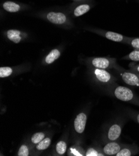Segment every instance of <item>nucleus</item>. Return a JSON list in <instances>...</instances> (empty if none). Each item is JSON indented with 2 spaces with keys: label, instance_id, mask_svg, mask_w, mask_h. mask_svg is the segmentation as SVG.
<instances>
[{
  "label": "nucleus",
  "instance_id": "f257e3e1",
  "mask_svg": "<svg viewBox=\"0 0 139 156\" xmlns=\"http://www.w3.org/2000/svg\"><path fill=\"white\" fill-rule=\"evenodd\" d=\"M114 96L119 100L123 101H130L134 98L132 91L126 87L119 86L114 90Z\"/></svg>",
  "mask_w": 139,
  "mask_h": 156
},
{
  "label": "nucleus",
  "instance_id": "f03ea898",
  "mask_svg": "<svg viewBox=\"0 0 139 156\" xmlns=\"http://www.w3.org/2000/svg\"><path fill=\"white\" fill-rule=\"evenodd\" d=\"M114 63L113 60L105 57H97L92 60V65L95 68L106 69L111 67Z\"/></svg>",
  "mask_w": 139,
  "mask_h": 156
},
{
  "label": "nucleus",
  "instance_id": "7ed1b4c3",
  "mask_svg": "<svg viewBox=\"0 0 139 156\" xmlns=\"http://www.w3.org/2000/svg\"><path fill=\"white\" fill-rule=\"evenodd\" d=\"M86 121L87 116L85 113H81L78 115H77L74 122V129L77 133L79 134H82L84 131L86 125Z\"/></svg>",
  "mask_w": 139,
  "mask_h": 156
},
{
  "label": "nucleus",
  "instance_id": "20e7f679",
  "mask_svg": "<svg viewBox=\"0 0 139 156\" xmlns=\"http://www.w3.org/2000/svg\"><path fill=\"white\" fill-rule=\"evenodd\" d=\"M122 80L129 85L134 87H139V76L134 73L124 72L121 73Z\"/></svg>",
  "mask_w": 139,
  "mask_h": 156
},
{
  "label": "nucleus",
  "instance_id": "39448f33",
  "mask_svg": "<svg viewBox=\"0 0 139 156\" xmlns=\"http://www.w3.org/2000/svg\"><path fill=\"white\" fill-rule=\"evenodd\" d=\"M47 18L49 21L55 24H62L66 21L65 14L61 12H50L47 15Z\"/></svg>",
  "mask_w": 139,
  "mask_h": 156
},
{
  "label": "nucleus",
  "instance_id": "423d86ee",
  "mask_svg": "<svg viewBox=\"0 0 139 156\" xmlns=\"http://www.w3.org/2000/svg\"><path fill=\"white\" fill-rule=\"evenodd\" d=\"M122 133V128L120 124H114L109 129L107 133V138L111 141H115L118 139Z\"/></svg>",
  "mask_w": 139,
  "mask_h": 156
},
{
  "label": "nucleus",
  "instance_id": "0eeeda50",
  "mask_svg": "<svg viewBox=\"0 0 139 156\" xmlns=\"http://www.w3.org/2000/svg\"><path fill=\"white\" fill-rule=\"evenodd\" d=\"M121 149V146L119 143L111 141L104 147L103 152L104 154L107 155H115Z\"/></svg>",
  "mask_w": 139,
  "mask_h": 156
},
{
  "label": "nucleus",
  "instance_id": "6e6552de",
  "mask_svg": "<svg viewBox=\"0 0 139 156\" xmlns=\"http://www.w3.org/2000/svg\"><path fill=\"white\" fill-rule=\"evenodd\" d=\"M94 74L97 80L102 83L109 82L112 79V76L110 73L105 70V69L96 68L94 70Z\"/></svg>",
  "mask_w": 139,
  "mask_h": 156
},
{
  "label": "nucleus",
  "instance_id": "1a4fd4ad",
  "mask_svg": "<svg viewBox=\"0 0 139 156\" xmlns=\"http://www.w3.org/2000/svg\"><path fill=\"white\" fill-rule=\"evenodd\" d=\"M104 36L107 39L117 42H123L124 41L125 39V37L123 35L114 32H112V31H107V32L104 34Z\"/></svg>",
  "mask_w": 139,
  "mask_h": 156
},
{
  "label": "nucleus",
  "instance_id": "9d476101",
  "mask_svg": "<svg viewBox=\"0 0 139 156\" xmlns=\"http://www.w3.org/2000/svg\"><path fill=\"white\" fill-rule=\"evenodd\" d=\"M20 32L18 30L11 29L8 30L7 36L8 38L12 42L18 44L20 42L21 37L20 36Z\"/></svg>",
  "mask_w": 139,
  "mask_h": 156
},
{
  "label": "nucleus",
  "instance_id": "9b49d317",
  "mask_svg": "<svg viewBox=\"0 0 139 156\" xmlns=\"http://www.w3.org/2000/svg\"><path fill=\"white\" fill-rule=\"evenodd\" d=\"M60 53L59 50L57 49H53L52 50L49 54L46 56L45 58V61L47 64H51L60 57Z\"/></svg>",
  "mask_w": 139,
  "mask_h": 156
},
{
  "label": "nucleus",
  "instance_id": "f8f14e48",
  "mask_svg": "<svg viewBox=\"0 0 139 156\" xmlns=\"http://www.w3.org/2000/svg\"><path fill=\"white\" fill-rule=\"evenodd\" d=\"M3 8L9 12H16L20 11V6L12 2H6L3 4Z\"/></svg>",
  "mask_w": 139,
  "mask_h": 156
},
{
  "label": "nucleus",
  "instance_id": "ddd939ff",
  "mask_svg": "<svg viewBox=\"0 0 139 156\" xmlns=\"http://www.w3.org/2000/svg\"><path fill=\"white\" fill-rule=\"evenodd\" d=\"M90 9V6L88 5H82L77 7L74 12V16L78 17L88 12Z\"/></svg>",
  "mask_w": 139,
  "mask_h": 156
},
{
  "label": "nucleus",
  "instance_id": "4468645a",
  "mask_svg": "<svg viewBox=\"0 0 139 156\" xmlns=\"http://www.w3.org/2000/svg\"><path fill=\"white\" fill-rule=\"evenodd\" d=\"M51 140L50 138L49 137L44 138L40 143L38 144V145L36 146V148L39 151L45 150L49 147L51 144Z\"/></svg>",
  "mask_w": 139,
  "mask_h": 156
},
{
  "label": "nucleus",
  "instance_id": "2eb2a0df",
  "mask_svg": "<svg viewBox=\"0 0 139 156\" xmlns=\"http://www.w3.org/2000/svg\"><path fill=\"white\" fill-rule=\"evenodd\" d=\"M56 151L57 154L59 155H63L65 154L66 149H67V144L66 143L63 141H60L57 143L56 146Z\"/></svg>",
  "mask_w": 139,
  "mask_h": 156
},
{
  "label": "nucleus",
  "instance_id": "dca6fc26",
  "mask_svg": "<svg viewBox=\"0 0 139 156\" xmlns=\"http://www.w3.org/2000/svg\"><path fill=\"white\" fill-rule=\"evenodd\" d=\"M45 138V134L43 133H36L31 137V142L34 144H38Z\"/></svg>",
  "mask_w": 139,
  "mask_h": 156
},
{
  "label": "nucleus",
  "instance_id": "f3484780",
  "mask_svg": "<svg viewBox=\"0 0 139 156\" xmlns=\"http://www.w3.org/2000/svg\"><path fill=\"white\" fill-rule=\"evenodd\" d=\"M13 73V69L9 67H2L0 68V77L6 78L10 76Z\"/></svg>",
  "mask_w": 139,
  "mask_h": 156
},
{
  "label": "nucleus",
  "instance_id": "a211bd4d",
  "mask_svg": "<svg viewBox=\"0 0 139 156\" xmlns=\"http://www.w3.org/2000/svg\"><path fill=\"white\" fill-rule=\"evenodd\" d=\"M135 152L134 151H132L130 148L124 147L120 150V151L115 155L116 156H131L135 154Z\"/></svg>",
  "mask_w": 139,
  "mask_h": 156
},
{
  "label": "nucleus",
  "instance_id": "6ab92c4d",
  "mask_svg": "<svg viewBox=\"0 0 139 156\" xmlns=\"http://www.w3.org/2000/svg\"><path fill=\"white\" fill-rule=\"evenodd\" d=\"M127 58L132 61L139 62V49H135L131 52L127 56Z\"/></svg>",
  "mask_w": 139,
  "mask_h": 156
},
{
  "label": "nucleus",
  "instance_id": "aec40b11",
  "mask_svg": "<svg viewBox=\"0 0 139 156\" xmlns=\"http://www.w3.org/2000/svg\"><path fill=\"white\" fill-rule=\"evenodd\" d=\"M29 154V151L27 146L25 144L22 145L18 152V156H28Z\"/></svg>",
  "mask_w": 139,
  "mask_h": 156
},
{
  "label": "nucleus",
  "instance_id": "412c9836",
  "mask_svg": "<svg viewBox=\"0 0 139 156\" xmlns=\"http://www.w3.org/2000/svg\"><path fill=\"white\" fill-rule=\"evenodd\" d=\"M86 156H99V155H104L102 153H99V152H97L96 149H93V148H90L87 150L86 154Z\"/></svg>",
  "mask_w": 139,
  "mask_h": 156
},
{
  "label": "nucleus",
  "instance_id": "4be33fe9",
  "mask_svg": "<svg viewBox=\"0 0 139 156\" xmlns=\"http://www.w3.org/2000/svg\"><path fill=\"white\" fill-rule=\"evenodd\" d=\"M130 45L135 49H139V38H135L130 42Z\"/></svg>",
  "mask_w": 139,
  "mask_h": 156
},
{
  "label": "nucleus",
  "instance_id": "5701e85b",
  "mask_svg": "<svg viewBox=\"0 0 139 156\" xmlns=\"http://www.w3.org/2000/svg\"><path fill=\"white\" fill-rule=\"evenodd\" d=\"M134 70H135V71H136L137 72L139 73V65H137V66H135Z\"/></svg>",
  "mask_w": 139,
  "mask_h": 156
},
{
  "label": "nucleus",
  "instance_id": "b1692460",
  "mask_svg": "<svg viewBox=\"0 0 139 156\" xmlns=\"http://www.w3.org/2000/svg\"><path fill=\"white\" fill-rule=\"evenodd\" d=\"M137 121L138 122V123L139 124V114H138L137 115Z\"/></svg>",
  "mask_w": 139,
  "mask_h": 156
},
{
  "label": "nucleus",
  "instance_id": "393cba45",
  "mask_svg": "<svg viewBox=\"0 0 139 156\" xmlns=\"http://www.w3.org/2000/svg\"><path fill=\"white\" fill-rule=\"evenodd\" d=\"M138 76H139V75H138Z\"/></svg>",
  "mask_w": 139,
  "mask_h": 156
}]
</instances>
